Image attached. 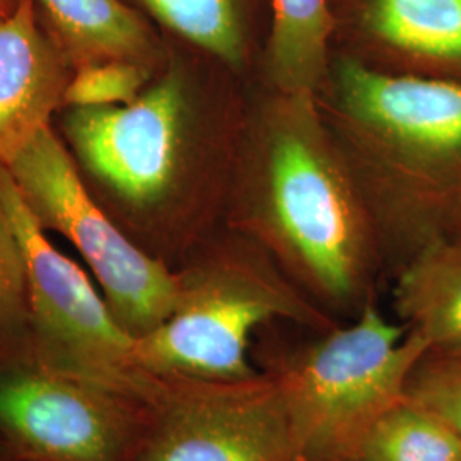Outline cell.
<instances>
[{"label":"cell","instance_id":"1","mask_svg":"<svg viewBox=\"0 0 461 461\" xmlns=\"http://www.w3.org/2000/svg\"><path fill=\"white\" fill-rule=\"evenodd\" d=\"M428 344L369 303L352 323L267 352L258 369L279 383L297 461H356L366 436L403 398Z\"/></svg>","mask_w":461,"mask_h":461},{"label":"cell","instance_id":"2","mask_svg":"<svg viewBox=\"0 0 461 461\" xmlns=\"http://www.w3.org/2000/svg\"><path fill=\"white\" fill-rule=\"evenodd\" d=\"M285 99L289 112L267 152L270 247L312 296L356 318L373 303V245L344 173L316 129L313 99Z\"/></svg>","mask_w":461,"mask_h":461},{"label":"cell","instance_id":"3","mask_svg":"<svg viewBox=\"0 0 461 461\" xmlns=\"http://www.w3.org/2000/svg\"><path fill=\"white\" fill-rule=\"evenodd\" d=\"M175 312L135 340L139 364L158 378L226 379L255 375L251 337L272 320L314 331L337 323L253 251H224L180 272Z\"/></svg>","mask_w":461,"mask_h":461},{"label":"cell","instance_id":"4","mask_svg":"<svg viewBox=\"0 0 461 461\" xmlns=\"http://www.w3.org/2000/svg\"><path fill=\"white\" fill-rule=\"evenodd\" d=\"M0 209L26 260L32 361L156 403L163 379L139 364L135 339L83 268L50 243L5 166H0Z\"/></svg>","mask_w":461,"mask_h":461},{"label":"cell","instance_id":"5","mask_svg":"<svg viewBox=\"0 0 461 461\" xmlns=\"http://www.w3.org/2000/svg\"><path fill=\"white\" fill-rule=\"evenodd\" d=\"M5 167L41 228L62 234L81 253L116 321L131 337L148 335L175 312L178 272L137 247L99 209L50 127Z\"/></svg>","mask_w":461,"mask_h":461},{"label":"cell","instance_id":"6","mask_svg":"<svg viewBox=\"0 0 461 461\" xmlns=\"http://www.w3.org/2000/svg\"><path fill=\"white\" fill-rule=\"evenodd\" d=\"M154 403L33 361H0V438L21 461H137Z\"/></svg>","mask_w":461,"mask_h":461},{"label":"cell","instance_id":"7","mask_svg":"<svg viewBox=\"0 0 461 461\" xmlns=\"http://www.w3.org/2000/svg\"><path fill=\"white\" fill-rule=\"evenodd\" d=\"M161 379L137 461H297L285 400L268 373Z\"/></svg>","mask_w":461,"mask_h":461},{"label":"cell","instance_id":"8","mask_svg":"<svg viewBox=\"0 0 461 461\" xmlns=\"http://www.w3.org/2000/svg\"><path fill=\"white\" fill-rule=\"evenodd\" d=\"M185 108L182 77L169 72L129 104L74 108L66 133L101 182L133 205H152L173 182Z\"/></svg>","mask_w":461,"mask_h":461},{"label":"cell","instance_id":"9","mask_svg":"<svg viewBox=\"0 0 461 461\" xmlns=\"http://www.w3.org/2000/svg\"><path fill=\"white\" fill-rule=\"evenodd\" d=\"M344 110L392 148L428 165L461 163V81L339 66Z\"/></svg>","mask_w":461,"mask_h":461},{"label":"cell","instance_id":"10","mask_svg":"<svg viewBox=\"0 0 461 461\" xmlns=\"http://www.w3.org/2000/svg\"><path fill=\"white\" fill-rule=\"evenodd\" d=\"M66 57L36 21L34 0L0 14V166L26 148L64 101Z\"/></svg>","mask_w":461,"mask_h":461},{"label":"cell","instance_id":"11","mask_svg":"<svg viewBox=\"0 0 461 461\" xmlns=\"http://www.w3.org/2000/svg\"><path fill=\"white\" fill-rule=\"evenodd\" d=\"M356 24L367 41L398 60L461 74V0H357Z\"/></svg>","mask_w":461,"mask_h":461},{"label":"cell","instance_id":"12","mask_svg":"<svg viewBox=\"0 0 461 461\" xmlns=\"http://www.w3.org/2000/svg\"><path fill=\"white\" fill-rule=\"evenodd\" d=\"M395 310L430 350L461 348V241L430 240L402 268Z\"/></svg>","mask_w":461,"mask_h":461},{"label":"cell","instance_id":"13","mask_svg":"<svg viewBox=\"0 0 461 461\" xmlns=\"http://www.w3.org/2000/svg\"><path fill=\"white\" fill-rule=\"evenodd\" d=\"M66 60L81 67L106 60L144 62L148 28L120 0H40Z\"/></svg>","mask_w":461,"mask_h":461},{"label":"cell","instance_id":"14","mask_svg":"<svg viewBox=\"0 0 461 461\" xmlns=\"http://www.w3.org/2000/svg\"><path fill=\"white\" fill-rule=\"evenodd\" d=\"M268 68L285 98L313 99L329 66L330 0H270Z\"/></svg>","mask_w":461,"mask_h":461},{"label":"cell","instance_id":"15","mask_svg":"<svg viewBox=\"0 0 461 461\" xmlns=\"http://www.w3.org/2000/svg\"><path fill=\"white\" fill-rule=\"evenodd\" d=\"M356 461H461V438L402 398L369 430Z\"/></svg>","mask_w":461,"mask_h":461},{"label":"cell","instance_id":"16","mask_svg":"<svg viewBox=\"0 0 461 461\" xmlns=\"http://www.w3.org/2000/svg\"><path fill=\"white\" fill-rule=\"evenodd\" d=\"M173 33L228 64L245 53L241 0H142Z\"/></svg>","mask_w":461,"mask_h":461},{"label":"cell","instance_id":"17","mask_svg":"<svg viewBox=\"0 0 461 461\" xmlns=\"http://www.w3.org/2000/svg\"><path fill=\"white\" fill-rule=\"evenodd\" d=\"M0 361H32L26 260L0 209Z\"/></svg>","mask_w":461,"mask_h":461},{"label":"cell","instance_id":"18","mask_svg":"<svg viewBox=\"0 0 461 461\" xmlns=\"http://www.w3.org/2000/svg\"><path fill=\"white\" fill-rule=\"evenodd\" d=\"M403 398L434 413L461 438V348L426 350L407 378Z\"/></svg>","mask_w":461,"mask_h":461},{"label":"cell","instance_id":"19","mask_svg":"<svg viewBox=\"0 0 461 461\" xmlns=\"http://www.w3.org/2000/svg\"><path fill=\"white\" fill-rule=\"evenodd\" d=\"M149 70L140 62L106 60L77 67L68 79L64 101L72 108L129 104L142 95Z\"/></svg>","mask_w":461,"mask_h":461},{"label":"cell","instance_id":"20","mask_svg":"<svg viewBox=\"0 0 461 461\" xmlns=\"http://www.w3.org/2000/svg\"><path fill=\"white\" fill-rule=\"evenodd\" d=\"M0 461H21L2 438H0Z\"/></svg>","mask_w":461,"mask_h":461},{"label":"cell","instance_id":"21","mask_svg":"<svg viewBox=\"0 0 461 461\" xmlns=\"http://www.w3.org/2000/svg\"><path fill=\"white\" fill-rule=\"evenodd\" d=\"M17 0H0V14H7L16 7Z\"/></svg>","mask_w":461,"mask_h":461},{"label":"cell","instance_id":"22","mask_svg":"<svg viewBox=\"0 0 461 461\" xmlns=\"http://www.w3.org/2000/svg\"><path fill=\"white\" fill-rule=\"evenodd\" d=\"M456 240H458V241H461V228H460V234H458V238H456Z\"/></svg>","mask_w":461,"mask_h":461}]
</instances>
